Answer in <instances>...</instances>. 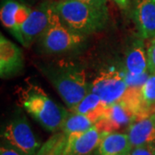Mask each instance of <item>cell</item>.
<instances>
[{
    "mask_svg": "<svg viewBox=\"0 0 155 155\" xmlns=\"http://www.w3.org/2000/svg\"><path fill=\"white\" fill-rule=\"evenodd\" d=\"M44 76L67 104L72 109L90 92L91 83L84 69L69 61L52 62L41 67Z\"/></svg>",
    "mask_w": 155,
    "mask_h": 155,
    "instance_id": "cell-1",
    "label": "cell"
},
{
    "mask_svg": "<svg viewBox=\"0 0 155 155\" xmlns=\"http://www.w3.org/2000/svg\"><path fill=\"white\" fill-rule=\"evenodd\" d=\"M19 104L34 119L49 132L61 129L67 110L57 104L35 84L28 83L18 89Z\"/></svg>",
    "mask_w": 155,
    "mask_h": 155,
    "instance_id": "cell-2",
    "label": "cell"
},
{
    "mask_svg": "<svg viewBox=\"0 0 155 155\" xmlns=\"http://www.w3.org/2000/svg\"><path fill=\"white\" fill-rule=\"evenodd\" d=\"M53 6L68 28L84 36L102 30L109 20L107 7L98 8L80 0H60Z\"/></svg>",
    "mask_w": 155,
    "mask_h": 155,
    "instance_id": "cell-3",
    "label": "cell"
},
{
    "mask_svg": "<svg viewBox=\"0 0 155 155\" xmlns=\"http://www.w3.org/2000/svg\"><path fill=\"white\" fill-rule=\"evenodd\" d=\"M85 38L68 28L51 4L49 23L38 40L42 51L50 54L67 53L79 48Z\"/></svg>",
    "mask_w": 155,
    "mask_h": 155,
    "instance_id": "cell-4",
    "label": "cell"
},
{
    "mask_svg": "<svg viewBox=\"0 0 155 155\" xmlns=\"http://www.w3.org/2000/svg\"><path fill=\"white\" fill-rule=\"evenodd\" d=\"M1 137L5 143L25 155H35L41 147L27 117L23 115L13 117L3 128Z\"/></svg>",
    "mask_w": 155,
    "mask_h": 155,
    "instance_id": "cell-5",
    "label": "cell"
},
{
    "mask_svg": "<svg viewBox=\"0 0 155 155\" xmlns=\"http://www.w3.org/2000/svg\"><path fill=\"white\" fill-rule=\"evenodd\" d=\"M125 71L114 69L100 72L91 83L90 91L99 97L106 105H110L121 101L127 92Z\"/></svg>",
    "mask_w": 155,
    "mask_h": 155,
    "instance_id": "cell-6",
    "label": "cell"
},
{
    "mask_svg": "<svg viewBox=\"0 0 155 155\" xmlns=\"http://www.w3.org/2000/svg\"><path fill=\"white\" fill-rule=\"evenodd\" d=\"M136 118L132 108L121 100L107 106L104 116L95 124L100 133H115L123 128H128Z\"/></svg>",
    "mask_w": 155,
    "mask_h": 155,
    "instance_id": "cell-7",
    "label": "cell"
},
{
    "mask_svg": "<svg viewBox=\"0 0 155 155\" xmlns=\"http://www.w3.org/2000/svg\"><path fill=\"white\" fill-rule=\"evenodd\" d=\"M50 8L51 4H42L38 8L32 9L21 29L20 43L23 47H30L46 30L49 23Z\"/></svg>",
    "mask_w": 155,
    "mask_h": 155,
    "instance_id": "cell-8",
    "label": "cell"
},
{
    "mask_svg": "<svg viewBox=\"0 0 155 155\" xmlns=\"http://www.w3.org/2000/svg\"><path fill=\"white\" fill-rule=\"evenodd\" d=\"M32 9L16 0H4L0 9V18L3 25L21 42L22 24L29 16Z\"/></svg>",
    "mask_w": 155,
    "mask_h": 155,
    "instance_id": "cell-9",
    "label": "cell"
},
{
    "mask_svg": "<svg viewBox=\"0 0 155 155\" xmlns=\"http://www.w3.org/2000/svg\"><path fill=\"white\" fill-rule=\"evenodd\" d=\"M24 66L22 50L5 36H0V75L7 78L17 75Z\"/></svg>",
    "mask_w": 155,
    "mask_h": 155,
    "instance_id": "cell-10",
    "label": "cell"
},
{
    "mask_svg": "<svg viewBox=\"0 0 155 155\" xmlns=\"http://www.w3.org/2000/svg\"><path fill=\"white\" fill-rule=\"evenodd\" d=\"M134 21L140 38L155 37V0H137L134 8Z\"/></svg>",
    "mask_w": 155,
    "mask_h": 155,
    "instance_id": "cell-11",
    "label": "cell"
},
{
    "mask_svg": "<svg viewBox=\"0 0 155 155\" xmlns=\"http://www.w3.org/2000/svg\"><path fill=\"white\" fill-rule=\"evenodd\" d=\"M127 134L133 148L155 144V112L135 118Z\"/></svg>",
    "mask_w": 155,
    "mask_h": 155,
    "instance_id": "cell-12",
    "label": "cell"
},
{
    "mask_svg": "<svg viewBox=\"0 0 155 155\" xmlns=\"http://www.w3.org/2000/svg\"><path fill=\"white\" fill-rule=\"evenodd\" d=\"M102 139V133L96 126L83 133L72 134L67 136L64 155H90L97 149Z\"/></svg>",
    "mask_w": 155,
    "mask_h": 155,
    "instance_id": "cell-13",
    "label": "cell"
},
{
    "mask_svg": "<svg viewBox=\"0 0 155 155\" xmlns=\"http://www.w3.org/2000/svg\"><path fill=\"white\" fill-rule=\"evenodd\" d=\"M125 72L130 76L139 77L150 73L147 54L144 40H135L127 48L125 56Z\"/></svg>",
    "mask_w": 155,
    "mask_h": 155,
    "instance_id": "cell-14",
    "label": "cell"
},
{
    "mask_svg": "<svg viewBox=\"0 0 155 155\" xmlns=\"http://www.w3.org/2000/svg\"><path fill=\"white\" fill-rule=\"evenodd\" d=\"M133 147L127 134L103 133L97 147L98 155H131Z\"/></svg>",
    "mask_w": 155,
    "mask_h": 155,
    "instance_id": "cell-15",
    "label": "cell"
},
{
    "mask_svg": "<svg viewBox=\"0 0 155 155\" xmlns=\"http://www.w3.org/2000/svg\"><path fill=\"white\" fill-rule=\"evenodd\" d=\"M106 109L107 105L99 97L90 91L77 105L69 110L87 116L96 124L104 116Z\"/></svg>",
    "mask_w": 155,
    "mask_h": 155,
    "instance_id": "cell-16",
    "label": "cell"
},
{
    "mask_svg": "<svg viewBox=\"0 0 155 155\" xmlns=\"http://www.w3.org/2000/svg\"><path fill=\"white\" fill-rule=\"evenodd\" d=\"M94 125L93 122L87 116L67 110L61 124V130L62 133L68 136L72 134L85 132Z\"/></svg>",
    "mask_w": 155,
    "mask_h": 155,
    "instance_id": "cell-17",
    "label": "cell"
},
{
    "mask_svg": "<svg viewBox=\"0 0 155 155\" xmlns=\"http://www.w3.org/2000/svg\"><path fill=\"white\" fill-rule=\"evenodd\" d=\"M141 113L139 116H147L155 112V73H150L149 77L140 90ZM138 116V117H139ZM137 118V117H136Z\"/></svg>",
    "mask_w": 155,
    "mask_h": 155,
    "instance_id": "cell-18",
    "label": "cell"
},
{
    "mask_svg": "<svg viewBox=\"0 0 155 155\" xmlns=\"http://www.w3.org/2000/svg\"><path fill=\"white\" fill-rule=\"evenodd\" d=\"M148 71L150 73H155V37L151 40L148 48H147Z\"/></svg>",
    "mask_w": 155,
    "mask_h": 155,
    "instance_id": "cell-19",
    "label": "cell"
},
{
    "mask_svg": "<svg viewBox=\"0 0 155 155\" xmlns=\"http://www.w3.org/2000/svg\"><path fill=\"white\" fill-rule=\"evenodd\" d=\"M131 155H155V144L133 148Z\"/></svg>",
    "mask_w": 155,
    "mask_h": 155,
    "instance_id": "cell-20",
    "label": "cell"
},
{
    "mask_svg": "<svg viewBox=\"0 0 155 155\" xmlns=\"http://www.w3.org/2000/svg\"><path fill=\"white\" fill-rule=\"evenodd\" d=\"M0 155H25L10 145L3 143L0 148Z\"/></svg>",
    "mask_w": 155,
    "mask_h": 155,
    "instance_id": "cell-21",
    "label": "cell"
},
{
    "mask_svg": "<svg viewBox=\"0 0 155 155\" xmlns=\"http://www.w3.org/2000/svg\"><path fill=\"white\" fill-rule=\"evenodd\" d=\"M80 1L98 8H106L108 2V0H80Z\"/></svg>",
    "mask_w": 155,
    "mask_h": 155,
    "instance_id": "cell-22",
    "label": "cell"
},
{
    "mask_svg": "<svg viewBox=\"0 0 155 155\" xmlns=\"http://www.w3.org/2000/svg\"><path fill=\"white\" fill-rule=\"evenodd\" d=\"M112 1H114L117 6L122 10L127 9L131 5V3L133 2V0H112Z\"/></svg>",
    "mask_w": 155,
    "mask_h": 155,
    "instance_id": "cell-23",
    "label": "cell"
}]
</instances>
